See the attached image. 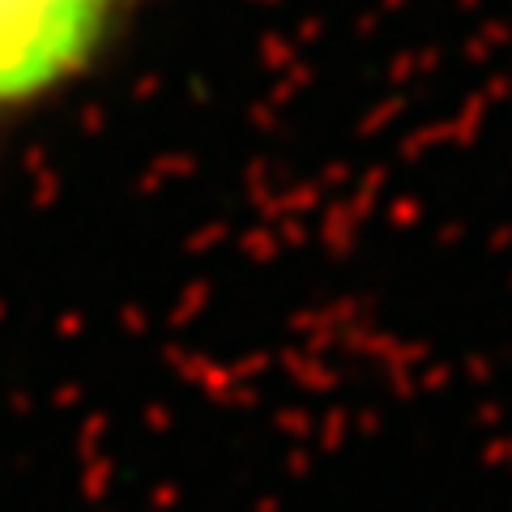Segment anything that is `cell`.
<instances>
[{"instance_id": "cell-1", "label": "cell", "mask_w": 512, "mask_h": 512, "mask_svg": "<svg viewBox=\"0 0 512 512\" xmlns=\"http://www.w3.org/2000/svg\"><path fill=\"white\" fill-rule=\"evenodd\" d=\"M111 0H0V107H18L82 69Z\"/></svg>"}]
</instances>
